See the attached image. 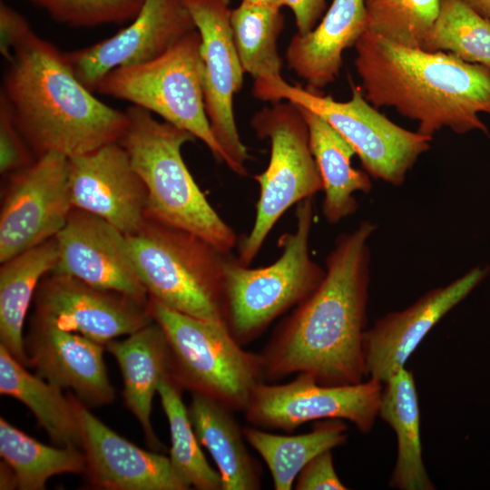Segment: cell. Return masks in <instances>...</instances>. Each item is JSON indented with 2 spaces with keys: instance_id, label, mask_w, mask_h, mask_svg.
Segmentation results:
<instances>
[{
  "instance_id": "36",
  "label": "cell",
  "mask_w": 490,
  "mask_h": 490,
  "mask_svg": "<svg viewBox=\"0 0 490 490\" xmlns=\"http://www.w3.org/2000/svg\"><path fill=\"white\" fill-rule=\"evenodd\" d=\"M295 489H348L336 473L331 450L318 454L302 468L296 478Z\"/></svg>"
},
{
  "instance_id": "26",
  "label": "cell",
  "mask_w": 490,
  "mask_h": 490,
  "mask_svg": "<svg viewBox=\"0 0 490 490\" xmlns=\"http://www.w3.org/2000/svg\"><path fill=\"white\" fill-rule=\"evenodd\" d=\"M57 260L54 237L1 263L0 344L24 367H29L23 335L26 313L40 281L54 270Z\"/></svg>"
},
{
  "instance_id": "8",
  "label": "cell",
  "mask_w": 490,
  "mask_h": 490,
  "mask_svg": "<svg viewBox=\"0 0 490 490\" xmlns=\"http://www.w3.org/2000/svg\"><path fill=\"white\" fill-rule=\"evenodd\" d=\"M252 94L260 101H289L328 122L353 147L372 178L400 186L420 155L430 149L432 136L407 130L379 113L360 86L351 84V98L336 101L318 90L292 85L280 78L254 82Z\"/></svg>"
},
{
  "instance_id": "24",
  "label": "cell",
  "mask_w": 490,
  "mask_h": 490,
  "mask_svg": "<svg viewBox=\"0 0 490 490\" xmlns=\"http://www.w3.org/2000/svg\"><path fill=\"white\" fill-rule=\"evenodd\" d=\"M296 105L307 123L310 150L322 180L323 216L328 223L336 224L356 212L355 194L371 191L370 176L352 167L356 152L335 128L312 111Z\"/></svg>"
},
{
  "instance_id": "33",
  "label": "cell",
  "mask_w": 490,
  "mask_h": 490,
  "mask_svg": "<svg viewBox=\"0 0 490 490\" xmlns=\"http://www.w3.org/2000/svg\"><path fill=\"white\" fill-rule=\"evenodd\" d=\"M441 0H365L367 31L394 43L422 49Z\"/></svg>"
},
{
  "instance_id": "9",
  "label": "cell",
  "mask_w": 490,
  "mask_h": 490,
  "mask_svg": "<svg viewBox=\"0 0 490 490\" xmlns=\"http://www.w3.org/2000/svg\"><path fill=\"white\" fill-rule=\"evenodd\" d=\"M201 45L195 29L153 60L113 69L100 81L96 92L154 113L189 132L230 168V159L215 139L206 113Z\"/></svg>"
},
{
  "instance_id": "21",
  "label": "cell",
  "mask_w": 490,
  "mask_h": 490,
  "mask_svg": "<svg viewBox=\"0 0 490 490\" xmlns=\"http://www.w3.org/2000/svg\"><path fill=\"white\" fill-rule=\"evenodd\" d=\"M367 28L365 0H333L318 24L293 35L286 50L287 64L307 88H323L338 77L344 51L355 46Z\"/></svg>"
},
{
  "instance_id": "6",
  "label": "cell",
  "mask_w": 490,
  "mask_h": 490,
  "mask_svg": "<svg viewBox=\"0 0 490 490\" xmlns=\"http://www.w3.org/2000/svg\"><path fill=\"white\" fill-rule=\"evenodd\" d=\"M313 197L296 204L293 231L279 237V257L250 268L229 255L224 266L226 325L240 344L260 336L278 317L306 299L320 284L325 269L309 254Z\"/></svg>"
},
{
  "instance_id": "1",
  "label": "cell",
  "mask_w": 490,
  "mask_h": 490,
  "mask_svg": "<svg viewBox=\"0 0 490 490\" xmlns=\"http://www.w3.org/2000/svg\"><path fill=\"white\" fill-rule=\"evenodd\" d=\"M376 228L364 220L337 239L318 287L279 324L260 353L266 381L305 373L319 384L342 386L368 377L363 336L370 277L368 241Z\"/></svg>"
},
{
  "instance_id": "32",
  "label": "cell",
  "mask_w": 490,
  "mask_h": 490,
  "mask_svg": "<svg viewBox=\"0 0 490 490\" xmlns=\"http://www.w3.org/2000/svg\"><path fill=\"white\" fill-rule=\"evenodd\" d=\"M422 49L447 52L490 68V20L461 0H441L438 16Z\"/></svg>"
},
{
  "instance_id": "3",
  "label": "cell",
  "mask_w": 490,
  "mask_h": 490,
  "mask_svg": "<svg viewBox=\"0 0 490 490\" xmlns=\"http://www.w3.org/2000/svg\"><path fill=\"white\" fill-rule=\"evenodd\" d=\"M1 93L36 158H68L120 142L129 119L93 95L74 74L65 54L31 30L14 47Z\"/></svg>"
},
{
  "instance_id": "35",
  "label": "cell",
  "mask_w": 490,
  "mask_h": 490,
  "mask_svg": "<svg viewBox=\"0 0 490 490\" xmlns=\"http://www.w3.org/2000/svg\"><path fill=\"white\" fill-rule=\"evenodd\" d=\"M21 133L12 108L0 94V172L11 174L32 164L35 159ZM34 154V153H33Z\"/></svg>"
},
{
  "instance_id": "19",
  "label": "cell",
  "mask_w": 490,
  "mask_h": 490,
  "mask_svg": "<svg viewBox=\"0 0 490 490\" xmlns=\"http://www.w3.org/2000/svg\"><path fill=\"white\" fill-rule=\"evenodd\" d=\"M89 484L105 490H188L170 458L143 450L115 433L73 393Z\"/></svg>"
},
{
  "instance_id": "7",
  "label": "cell",
  "mask_w": 490,
  "mask_h": 490,
  "mask_svg": "<svg viewBox=\"0 0 490 490\" xmlns=\"http://www.w3.org/2000/svg\"><path fill=\"white\" fill-rule=\"evenodd\" d=\"M148 309L167 338L176 385L244 412L265 382L260 353L244 350L223 323L182 314L151 297Z\"/></svg>"
},
{
  "instance_id": "12",
  "label": "cell",
  "mask_w": 490,
  "mask_h": 490,
  "mask_svg": "<svg viewBox=\"0 0 490 490\" xmlns=\"http://www.w3.org/2000/svg\"><path fill=\"white\" fill-rule=\"evenodd\" d=\"M73 209L65 155L45 153L9 174L0 213V262L54 238Z\"/></svg>"
},
{
  "instance_id": "29",
  "label": "cell",
  "mask_w": 490,
  "mask_h": 490,
  "mask_svg": "<svg viewBox=\"0 0 490 490\" xmlns=\"http://www.w3.org/2000/svg\"><path fill=\"white\" fill-rule=\"evenodd\" d=\"M0 456L15 472L20 490H42L55 475L84 473L80 448L44 445L0 418Z\"/></svg>"
},
{
  "instance_id": "25",
  "label": "cell",
  "mask_w": 490,
  "mask_h": 490,
  "mask_svg": "<svg viewBox=\"0 0 490 490\" xmlns=\"http://www.w3.org/2000/svg\"><path fill=\"white\" fill-rule=\"evenodd\" d=\"M378 416L395 431L397 459L389 486L433 490L422 456L420 409L414 374L403 368L383 383Z\"/></svg>"
},
{
  "instance_id": "18",
  "label": "cell",
  "mask_w": 490,
  "mask_h": 490,
  "mask_svg": "<svg viewBox=\"0 0 490 490\" xmlns=\"http://www.w3.org/2000/svg\"><path fill=\"white\" fill-rule=\"evenodd\" d=\"M69 186L74 208L103 219L126 236L147 219L146 188L119 142L69 158Z\"/></svg>"
},
{
  "instance_id": "4",
  "label": "cell",
  "mask_w": 490,
  "mask_h": 490,
  "mask_svg": "<svg viewBox=\"0 0 490 490\" xmlns=\"http://www.w3.org/2000/svg\"><path fill=\"white\" fill-rule=\"evenodd\" d=\"M129 123L120 143L147 191L146 217L194 233L225 254L238 246L234 230L201 191L181 155L196 138L152 113L131 105Z\"/></svg>"
},
{
  "instance_id": "27",
  "label": "cell",
  "mask_w": 490,
  "mask_h": 490,
  "mask_svg": "<svg viewBox=\"0 0 490 490\" xmlns=\"http://www.w3.org/2000/svg\"><path fill=\"white\" fill-rule=\"evenodd\" d=\"M0 393L25 405L58 446L82 449L79 423L70 394L25 369L0 344Z\"/></svg>"
},
{
  "instance_id": "5",
  "label": "cell",
  "mask_w": 490,
  "mask_h": 490,
  "mask_svg": "<svg viewBox=\"0 0 490 490\" xmlns=\"http://www.w3.org/2000/svg\"><path fill=\"white\" fill-rule=\"evenodd\" d=\"M127 240L151 298L182 314L226 325L224 266L230 254L194 233L148 218Z\"/></svg>"
},
{
  "instance_id": "2",
  "label": "cell",
  "mask_w": 490,
  "mask_h": 490,
  "mask_svg": "<svg viewBox=\"0 0 490 490\" xmlns=\"http://www.w3.org/2000/svg\"><path fill=\"white\" fill-rule=\"evenodd\" d=\"M354 64L366 99L393 107L432 136L443 128L457 134L488 128L478 116L490 114V68L447 52H427L366 31L355 44Z\"/></svg>"
},
{
  "instance_id": "14",
  "label": "cell",
  "mask_w": 490,
  "mask_h": 490,
  "mask_svg": "<svg viewBox=\"0 0 490 490\" xmlns=\"http://www.w3.org/2000/svg\"><path fill=\"white\" fill-rule=\"evenodd\" d=\"M34 303V318L103 345L153 321L148 305L55 271L42 279Z\"/></svg>"
},
{
  "instance_id": "10",
  "label": "cell",
  "mask_w": 490,
  "mask_h": 490,
  "mask_svg": "<svg viewBox=\"0 0 490 490\" xmlns=\"http://www.w3.org/2000/svg\"><path fill=\"white\" fill-rule=\"evenodd\" d=\"M257 112L251 127L270 144L269 164L254 176L260 189L254 223L238 243L237 260L250 266L287 210L323 190L307 123L296 104L274 102Z\"/></svg>"
},
{
  "instance_id": "39",
  "label": "cell",
  "mask_w": 490,
  "mask_h": 490,
  "mask_svg": "<svg viewBox=\"0 0 490 490\" xmlns=\"http://www.w3.org/2000/svg\"><path fill=\"white\" fill-rule=\"evenodd\" d=\"M15 488H17L15 472L5 462L3 461L0 465V489L7 490Z\"/></svg>"
},
{
  "instance_id": "38",
  "label": "cell",
  "mask_w": 490,
  "mask_h": 490,
  "mask_svg": "<svg viewBox=\"0 0 490 490\" xmlns=\"http://www.w3.org/2000/svg\"><path fill=\"white\" fill-rule=\"evenodd\" d=\"M282 6H288L293 13L298 32L306 34L311 31L321 17L326 0H281Z\"/></svg>"
},
{
  "instance_id": "41",
  "label": "cell",
  "mask_w": 490,
  "mask_h": 490,
  "mask_svg": "<svg viewBox=\"0 0 490 490\" xmlns=\"http://www.w3.org/2000/svg\"><path fill=\"white\" fill-rule=\"evenodd\" d=\"M242 2L249 4L274 5L280 8L282 7L281 0H242Z\"/></svg>"
},
{
  "instance_id": "37",
  "label": "cell",
  "mask_w": 490,
  "mask_h": 490,
  "mask_svg": "<svg viewBox=\"0 0 490 490\" xmlns=\"http://www.w3.org/2000/svg\"><path fill=\"white\" fill-rule=\"evenodd\" d=\"M32 30L26 19L5 2L0 4V51L9 61L14 47Z\"/></svg>"
},
{
  "instance_id": "20",
  "label": "cell",
  "mask_w": 490,
  "mask_h": 490,
  "mask_svg": "<svg viewBox=\"0 0 490 490\" xmlns=\"http://www.w3.org/2000/svg\"><path fill=\"white\" fill-rule=\"evenodd\" d=\"M24 348L29 367L36 369V375L61 388H70L89 408L114 400L103 344L34 318Z\"/></svg>"
},
{
  "instance_id": "11",
  "label": "cell",
  "mask_w": 490,
  "mask_h": 490,
  "mask_svg": "<svg viewBox=\"0 0 490 490\" xmlns=\"http://www.w3.org/2000/svg\"><path fill=\"white\" fill-rule=\"evenodd\" d=\"M382 389L383 383L371 377L358 384L328 386L299 373L286 384H260L244 413L253 426L286 433L324 419L348 420L368 433L378 416Z\"/></svg>"
},
{
  "instance_id": "40",
  "label": "cell",
  "mask_w": 490,
  "mask_h": 490,
  "mask_svg": "<svg viewBox=\"0 0 490 490\" xmlns=\"http://www.w3.org/2000/svg\"><path fill=\"white\" fill-rule=\"evenodd\" d=\"M481 16L490 20V0H461Z\"/></svg>"
},
{
  "instance_id": "17",
  "label": "cell",
  "mask_w": 490,
  "mask_h": 490,
  "mask_svg": "<svg viewBox=\"0 0 490 490\" xmlns=\"http://www.w3.org/2000/svg\"><path fill=\"white\" fill-rule=\"evenodd\" d=\"M475 267L446 286L429 290L403 310L389 312L366 329L363 352L367 376L385 383L407 361L433 327L487 276Z\"/></svg>"
},
{
  "instance_id": "23",
  "label": "cell",
  "mask_w": 490,
  "mask_h": 490,
  "mask_svg": "<svg viewBox=\"0 0 490 490\" xmlns=\"http://www.w3.org/2000/svg\"><path fill=\"white\" fill-rule=\"evenodd\" d=\"M187 408L200 444L217 466L222 490L260 489L261 466L250 454L233 411L199 394L191 395Z\"/></svg>"
},
{
  "instance_id": "34",
  "label": "cell",
  "mask_w": 490,
  "mask_h": 490,
  "mask_svg": "<svg viewBox=\"0 0 490 490\" xmlns=\"http://www.w3.org/2000/svg\"><path fill=\"white\" fill-rule=\"evenodd\" d=\"M56 22L74 27L132 20L145 0H29Z\"/></svg>"
},
{
  "instance_id": "15",
  "label": "cell",
  "mask_w": 490,
  "mask_h": 490,
  "mask_svg": "<svg viewBox=\"0 0 490 490\" xmlns=\"http://www.w3.org/2000/svg\"><path fill=\"white\" fill-rule=\"evenodd\" d=\"M132 21L111 37L64 53L76 78L91 92L113 69L153 60L196 29L182 0H145Z\"/></svg>"
},
{
  "instance_id": "28",
  "label": "cell",
  "mask_w": 490,
  "mask_h": 490,
  "mask_svg": "<svg viewBox=\"0 0 490 490\" xmlns=\"http://www.w3.org/2000/svg\"><path fill=\"white\" fill-rule=\"evenodd\" d=\"M242 431L246 442L266 463L276 490H290L312 458L348 439L347 426L341 419L319 420L310 432L295 436L271 434L256 426H245Z\"/></svg>"
},
{
  "instance_id": "31",
  "label": "cell",
  "mask_w": 490,
  "mask_h": 490,
  "mask_svg": "<svg viewBox=\"0 0 490 490\" xmlns=\"http://www.w3.org/2000/svg\"><path fill=\"white\" fill-rule=\"evenodd\" d=\"M182 390L167 376L161 379L157 393L168 420L170 461L176 474L191 488L222 490L221 477L207 461L191 426Z\"/></svg>"
},
{
  "instance_id": "22",
  "label": "cell",
  "mask_w": 490,
  "mask_h": 490,
  "mask_svg": "<svg viewBox=\"0 0 490 490\" xmlns=\"http://www.w3.org/2000/svg\"><path fill=\"white\" fill-rule=\"evenodd\" d=\"M104 347L121 369L126 407L140 423L149 446L154 451L162 449L151 414L159 382L171 376L170 348L162 328L153 320L125 339H113Z\"/></svg>"
},
{
  "instance_id": "30",
  "label": "cell",
  "mask_w": 490,
  "mask_h": 490,
  "mask_svg": "<svg viewBox=\"0 0 490 490\" xmlns=\"http://www.w3.org/2000/svg\"><path fill=\"white\" fill-rule=\"evenodd\" d=\"M230 23L244 73L254 80L280 78L282 59L277 46L284 24L280 7L241 1L231 10Z\"/></svg>"
},
{
  "instance_id": "16",
  "label": "cell",
  "mask_w": 490,
  "mask_h": 490,
  "mask_svg": "<svg viewBox=\"0 0 490 490\" xmlns=\"http://www.w3.org/2000/svg\"><path fill=\"white\" fill-rule=\"evenodd\" d=\"M55 240L58 260L53 271L148 305L150 296L136 270L127 236L116 227L74 208Z\"/></svg>"
},
{
  "instance_id": "13",
  "label": "cell",
  "mask_w": 490,
  "mask_h": 490,
  "mask_svg": "<svg viewBox=\"0 0 490 490\" xmlns=\"http://www.w3.org/2000/svg\"><path fill=\"white\" fill-rule=\"evenodd\" d=\"M182 1L201 36L204 102L211 131L230 159V170L246 176L250 156L233 111V98L245 73L233 40L230 0Z\"/></svg>"
}]
</instances>
